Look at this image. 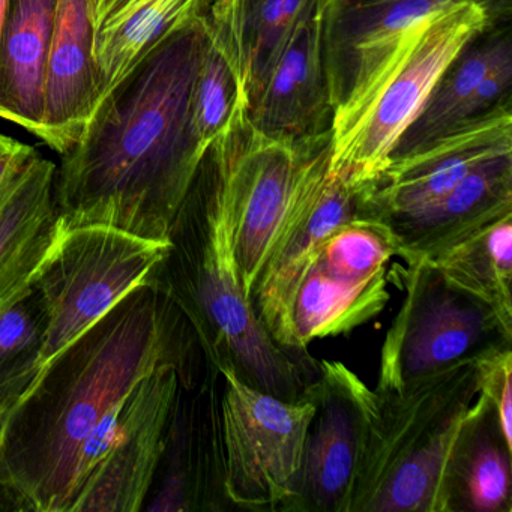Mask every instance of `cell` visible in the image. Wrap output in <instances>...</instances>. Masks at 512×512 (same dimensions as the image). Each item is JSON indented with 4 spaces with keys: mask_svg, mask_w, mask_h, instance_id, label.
Listing matches in <instances>:
<instances>
[{
    "mask_svg": "<svg viewBox=\"0 0 512 512\" xmlns=\"http://www.w3.org/2000/svg\"><path fill=\"white\" fill-rule=\"evenodd\" d=\"M206 359L184 314L146 284L50 359L0 427V509L70 512L103 458L119 412L146 376Z\"/></svg>",
    "mask_w": 512,
    "mask_h": 512,
    "instance_id": "obj_1",
    "label": "cell"
},
{
    "mask_svg": "<svg viewBox=\"0 0 512 512\" xmlns=\"http://www.w3.org/2000/svg\"><path fill=\"white\" fill-rule=\"evenodd\" d=\"M205 8L164 38L98 103L56 166L64 230L106 226L167 241L206 152L191 92L206 41Z\"/></svg>",
    "mask_w": 512,
    "mask_h": 512,
    "instance_id": "obj_2",
    "label": "cell"
},
{
    "mask_svg": "<svg viewBox=\"0 0 512 512\" xmlns=\"http://www.w3.org/2000/svg\"><path fill=\"white\" fill-rule=\"evenodd\" d=\"M167 241L149 284L184 314L206 362L260 391L301 400L320 362L290 355L257 319L239 281L229 208L208 152Z\"/></svg>",
    "mask_w": 512,
    "mask_h": 512,
    "instance_id": "obj_3",
    "label": "cell"
},
{
    "mask_svg": "<svg viewBox=\"0 0 512 512\" xmlns=\"http://www.w3.org/2000/svg\"><path fill=\"white\" fill-rule=\"evenodd\" d=\"M373 391L349 512H448L449 461L479 392L476 359Z\"/></svg>",
    "mask_w": 512,
    "mask_h": 512,
    "instance_id": "obj_4",
    "label": "cell"
},
{
    "mask_svg": "<svg viewBox=\"0 0 512 512\" xmlns=\"http://www.w3.org/2000/svg\"><path fill=\"white\" fill-rule=\"evenodd\" d=\"M490 25V0H458L418 23L364 100L331 125V170L358 190L376 181L443 71Z\"/></svg>",
    "mask_w": 512,
    "mask_h": 512,
    "instance_id": "obj_5",
    "label": "cell"
},
{
    "mask_svg": "<svg viewBox=\"0 0 512 512\" xmlns=\"http://www.w3.org/2000/svg\"><path fill=\"white\" fill-rule=\"evenodd\" d=\"M401 272L404 299L380 350L376 391L392 392L458 362L512 346L499 314L425 260Z\"/></svg>",
    "mask_w": 512,
    "mask_h": 512,
    "instance_id": "obj_6",
    "label": "cell"
},
{
    "mask_svg": "<svg viewBox=\"0 0 512 512\" xmlns=\"http://www.w3.org/2000/svg\"><path fill=\"white\" fill-rule=\"evenodd\" d=\"M167 248L113 227L64 230L35 280L47 311L41 367L149 284Z\"/></svg>",
    "mask_w": 512,
    "mask_h": 512,
    "instance_id": "obj_7",
    "label": "cell"
},
{
    "mask_svg": "<svg viewBox=\"0 0 512 512\" xmlns=\"http://www.w3.org/2000/svg\"><path fill=\"white\" fill-rule=\"evenodd\" d=\"M220 410L230 505L283 511L295 493L314 404L275 397L226 370Z\"/></svg>",
    "mask_w": 512,
    "mask_h": 512,
    "instance_id": "obj_8",
    "label": "cell"
},
{
    "mask_svg": "<svg viewBox=\"0 0 512 512\" xmlns=\"http://www.w3.org/2000/svg\"><path fill=\"white\" fill-rule=\"evenodd\" d=\"M331 134L311 143L299 164L286 214L272 239L250 295L251 307L272 340L305 362L296 352L290 310L296 289L320 242L340 224L364 217L361 190L331 170Z\"/></svg>",
    "mask_w": 512,
    "mask_h": 512,
    "instance_id": "obj_9",
    "label": "cell"
},
{
    "mask_svg": "<svg viewBox=\"0 0 512 512\" xmlns=\"http://www.w3.org/2000/svg\"><path fill=\"white\" fill-rule=\"evenodd\" d=\"M311 143L268 136L251 124L247 109L239 107L208 149L226 196L239 281L248 299Z\"/></svg>",
    "mask_w": 512,
    "mask_h": 512,
    "instance_id": "obj_10",
    "label": "cell"
},
{
    "mask_svg": "<svg viewBox=\"0 0 512 512\" xmlns=\"http://www.w3.org/2000/svg\"><path fill=\"white\" fill-rule=\"evenodd\" d=\"M373 389L341 362L320 361L304 397L314 404L295 493L281 512H349Z\"/></svg>",
    "mask_w": 512,
    "mask_h": 512,
    "instance_id": "obj_11",
    "label": "cell"
},
{
    "mask_svg": "<svg viewBox=\"0 0 512 512\" xmlns=\"http://www.w3.org/2000/svg\"><path fill=\"white\" fill-rule=\"evenodd\" d=\"M221 373L206 364L179 382L166 439L142 511L211 512L230 508L220 410Z\"/></svg>",
    "mask_w": 512,
    "mask_h": 512,
    "instance_id": "obj_12",
    "label": "cell"
},
{
    "mask_svg": "<svg viewBox=\"0 0 512 512\" xmlns=\"http://www.w3.org/2000/svg\"><path fill=\"white\" fill-rule=\"evenodd\" d=\"M458 0H323L322 55L332 124L364 100L406 35Z\"/></svg>",
    "mask_w": 512,
    "mask_h": 512,
    "instance_id": "obj_13",
    "label": "cell"
},
{
    "mask_svg": "<svg viewBox=\"0 0 512 512\" xmlns=\"http://www.w3.org/2000/svg\"><path fill=\"white\" fill-rule=\"evenodd\" d=\"M178 386V368L163 365L134 388L119 412L106 454L83 482L70 512L142 511Z\"/></svg>",
    "mask_w": 512,
    "mask_h": 512,
    "instance_id": "obj_14",
    "label": "cell"
},
{
    "mask_svg": "<svg viewBox=\"0 0 512 512\" xmlns=\"http://www.w3.org/2000/svg\"><path fill=\"white\" fill-rule=\"evenodd\" d=\"M512 154L511 106L391 158L376 181L361 190L364 217L382 218L430 205L490 158Z\"/></svg>",
    "mask_w": 512,
    "mask_h": 512,
    "instance_id": "obj_15",
    "label": "cell"
},
{
    "mask_svg": "<svg viewBox=\"0 0 512 512\" xmlns=\"http://www.w3.org/2000/svg\"><path fill=\"white\" fill-rule=\"evenodd\" d=\"M511 86V35L508 29H485L443 71L391 158L415 151L508 104Z\"/></svg>",
    "mask_w": 512,
    "mask_h": 512,
    "instance_id": "obj_16",
    "label": "cell"
},
{
    "mask_svg": "<svg viewBox=\"0 0 512 512\" xmlns=\"http://www.w3.org/2000/svg\"><path fill=\"white\" fill-rule=\"evenodd\" d=\"M322 5L296 28L248 103L251 124L268 136L310 143L331 134L332 109L322 55Z\"/></svg>",
    "mask_w": 512,
    "mask_h": 512,
    "instance_id": "obj_17",
    "label": "cell"
},
{
    "mask_svg": "<svg viewBox=\"0 0 512 512\" xmlns=\"http://www.w3.org/2000/svg\"><path fill=\"white\" fill-rule=\"evenodd\" d=\"M509 215L512 154H503L479 164L430 205L382 221L394 235L395 256L409 263L428 259Z\"/></svg>",
    "mask_w": 512,
    "mask_h": 512,
    "instance_id": "obj_18",
    "label": "cell"
},
{
    "mask_svg": "<svg viewBox=\"0 0 512 512\" xmlns=\"http://www.w3.org/2000/svg\"><path fill=\"white\" fill-rule=\"evenodd\" d=\"M95 0H58L44 101L41 140L59 155L79 140L100 100L94 61Z\"/></svg>",
    "mask_w": 512,
    "mask_h": 512,
    "instance_id": "obj_19",
    "label": "cell"
},
{
    "mask_svg": "<svg viewBox=\"0 0 512 512\" xmlns=\"http://www.w3.org/2000/svg\"><path fill=\"white\" fill-rule=\"evenodd\" d=\"M55 181L56 164L37 152L0 196V308L37 280L64 233Z\"/></svg>",
    "mask_w": 512,
    "mask_h": 512,
    "instance_id": "obj_20",
    "label": "cell"
},
{
    "mask_svg": "<svg viewBox=\"0 0 512 512\" xmlns=\"http://www.w3.org/2000/svg\"><path fill=\"white\" fill-rule=\"evenodd\" d=\"M323 0H208L209 38L226 59L248 109L296 28Z\"/></svg>",
    "mask_w": 512,
    "mask_h": 512,
    "instance_id": "obj_21",
    "label": "cell"
},
{
    "mask_svg": "<svg viewBox=\"0 0 512 512\" xmlns=\"http://www.w3.org/2000/svg\"><path fill=\"white\" fill-rule=\"evenodd\" d=\"M56 2L10 0L0 32V118L40 139Z\"/></svg>",
    "mask_w": 512,
    "mask_h": 512,
    "instance_id": "obj_22",
    "label": "cell"
},
{
    "mask_svg": "<svg viewBox=\"0 0 512 512\" xmlns=\"http://www.w3.org/2000/svg\"><path fill=\"white\" fill-rule=\"evenodd\" d=\"M206 4L208 0H95L98 103L164 38L200 13Z\"/></svg>",
    "mask_w": 512,
    "mask_h": 512,
    "instance_id": "obj_23",
    "label": "cell"
},
{
    "mask_svg": "<svg viewBox=\"0 0 512 512\" xmlns=\"http://www.w3.org/2000/svg\"><path fill=\"white\" fill-rule=\"evenodd\" d=\"M512 445L496 410L476 395L455 442L446 475L448 512L512 511Z\"/></svg>",
    "mask_w": 512,
    "mask_h": 512,
    "instance_id": "obj_24",
    "label": "cell"
},
{
    "mask_svg": "<svg viewBox=\"0 0 512 512\" xmlns=\"http://www.w3.org/2000/svg\"><path fill=\"white\" fill-rule=\"evenodd\" d=\"M386 271L362 281L329 277L311 265L305 271L290 310L296 352L310 356L308 346L319 338L349 334L382 313L389 301Z\"/></svg>",
    "mask_w": 512,
    "mask_h": 512,
    "instance_id": "obj_25",
    "label": "cell"
},
{
    "mask_svg": "<svg viewBox=\"0 0 512 512\" xmlns=\"http://www.w3.org/2000/svg\"><path fill=\"white\" fill-rule=\"evenodd\" d=\"M424 260L512 328V215Z\"/></svg>",
    "mask_w": 512,
    "mask_h": 512,
    "instance_id": "obj_26",
    "label": "cell"
},
{
    "mask_svg": "<svg viewBox=\"0 0 512 512\" xmlns=\"http://www.w3.org/2000/svg\"><path fill=\"white\" fill-rule=\"evenodd\" d=\"M47 311L37 284L0 308V424L41 371Z\"/></svg>",
    "mask_w": 512,
    "mask_h": 512,
    "instance_id": "obj_27",
    "label": "cell"
},
{
    "mask_svg": "<svg viewBox=\"0 0 512 512\" xmlns=\"http://www.w3.org/2000/svg\"><path fill=\"white\" fill-rule=\"evenodd\" d=\"M395 254L391 229L377 218L359 217L335 227L320 242L311 265L337 280L362 281L386 271Z\"/></svg>",
    "mask_w": 512,
    "mask_h": 512,
    "instance_id": "obj_28",
    "label": "cell"
},
{
    "mask_svg": "<svg viewBox=\"0 0 512 512\" xmlns=\"http://www.w3.org/2000/svg\"><path fill=\"white\" fill-rule=\"evenodd\" d=\"M239 107L245 106L239 100L235 77L206 28L205 46L191 92V128L203 151L208 152L226 131Z\"/></svg>",
    "mask_w": 512,
    "mask_h": 512,
    "instance_id": "obj_29",
    "label": "cell"
},
{
    "mask_svg": "<svg viewBox=\"0 0 512 512\" xmlns=\"http://www.w3.org/2000/svg\"><path fill=\"white\" fill-rule=\"evenodd\" d=\"M476 364L479 394L493 404L500 430L512 445V347L485 353Z\"/></svg>",
    "mask_w": 512,
    "mask_h": 512,
    "instance_id": "obj_30",
    "label": "cell"
},
{
    "mask_svg": "<svg viewBox=\"0 0 512 512\" xmlns=\"http://www.w3.org/2000/svg\"><path fill=\"white\" fill-rule=\"evenodd\" d=\"M37 154L32 146L0 133V196L11 179Z\"/></svg>",
    "mask_w": 512,
    "mask_h": 512,
    "instance_id": "obj_31",
    "label": "cell"
},
{
    "mask_svg": "<svg viewBox=\"0 0 512 512\" xmlns=\"http://www.w3.org/2000/svg\"><path fill=\"white\" fill-rule=\"evenodd\" d=\"M8 4H10V0H0V32H2L5 16H7Z\"/></svg>",
    "mask_w": 512,
    "mask_h": 512,
    "instance_id": "obj_32",
    "label": "cell"
},
{
    "mask_svg": "<svg viewBox=\"0 0 512 512\" xmlns=\"http://www.w3.org/2000/svg\"><path fill=\"white\" fill-rule=\"evenodd\" d=\"M0 427H2V424H0Z\"/></svg>",
    "mask_w": 512,
    "mask_h": 512,
    "instance_id": "obj_33",
    "label": "cell"
}]
</instances>
